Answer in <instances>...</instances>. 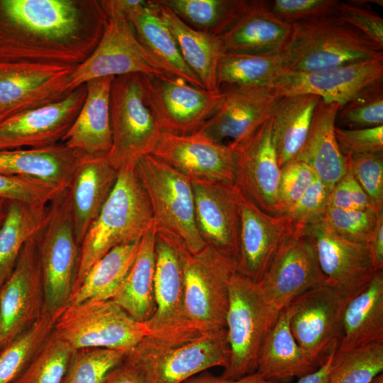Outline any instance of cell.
I'll list each match as a JSON object with an SVG mask.
<instances>
[{"instance_id":"obj_1","label":"cell","mask_w":383,"mask_h":383,"mask_svg":"<svg viewBox=\"0 0 383 383\" xmlns=\"http://www.w3.org/2000/svg\"><path fill=\"white\" fill-rule=\"evenodd\" d=\"M107 21L98 0H0V61L78 66Z\"/></svg>"},{"instance_id":"obj_2","label":"cell","mask_w":383,"mask_h":383,"mask_svg":"<svg viewBox=\"0 0 383 383\" xmlns=\"http://www.w3.org/2000/svg\"><path fill=\"white\" fill-rule=\"evenodd\" d=\"M135 167L118 170L111 192L79 245L72 293L101 257L117 246L139 241L154 223L149 199Z\"/></svg>"},{"instance_id":"obj_3","label":"cell","mask_w":383,"mask_h":383,"mask_svg":"<svg viewBox=\"0 0 383 383\" xmlns=\"http://www.w3.org/2000/svg\"><path fill=\"white\" fill-rule=\"evenodd\" d=\"M282 52L285 70L312 72L383 57V48L336 15L292 23Z\"/></svg>"},{"instance_id":"obj_4","label":"cell","mask_w":383,"mask_h":383,"mask_svg":"<svg viewBox=\"0 0 383 383\" xmlns=\"http://www.w3.org/2000/svg\"><path fill=\"white\" fill-rule=\"evenodd\" d=\"M228 293L229 360L221 377L238 379L255 372L262 347L281 311L268 302L258 283L237 272L229 280Z\"/></svg>"},{"instance_id":"obj_5","label":"cell","mask_w":383,"mask_h":383,"mask_svg":"<svg viewBox=\"0 0 383 383\" xmlns=\"http://www.w3.org/2000/svg\"><path fill=\"white\" fill-rule=\"evenodd\" d=\"M112 147L107 157L117 170L150 155L162 131L146 96L144 75L115 77L110 92Z\"/></svg>"},{"instance_id":"obj_6","label":"cell","mask_w":383,"mask_h":383,"mask_svg":"<svg viewBox=\"0 0 383 383\" xmlns=\"http://www.w3.org/2000/svg\"><path fill=\"white\" fill-rule=\"evenodd\" d=\"M53 333L73 350L106 348L126 355L147 336L143 324L111 299L67 304L59 311Z\"/></svg>"},{"instance_id":"obj_7","label":"cell","mask_w":383,"mask_h":383,"mask_svg":"<svg viewBox=\"0 0 383 383\" xmlns=\"http://www.w3.org/2000/svg\"><path fill=\"white\" fill-rule=\"evenodd\" d=\"M43 284V312L66 306L73 291L79 246L66 190L48 204L44 225L36 235Z\"/></svg>"},{"instance_id":"obj_8","label":"cell","mask_w":383,"mask_h":383,"mask_svg":"<svg viewBox=\"0 0 383 383\" xmlns=\"http://www.w3.org/2000/svg\"><path fill=\"white\" fill-rule=\"evenodd\" d=\"M126 357L139 367L145 383H183L209 368L227 366L226 329L177 343L145 337Z\"/></svg>"},{"instance_id":"obj_9","label":"cell","mask_w":383,"mask_h":383,"mask_svg":"<svg viewBox=\"0 0 383 383\" xmlns=\"http://www.w3.org/2000/svg\"><path fill=\"white\" fill-rule=\"evenodd\" d=\"M137 174L149 199L156 230L182 241L192 254L206 244L196 228L192 180L151 155L140 157Z\"/></svg>"},{"instance_id":"obj_10","label":"cell","mask_w":383,"mask_h":383,"mask_svg":"<svg viewBox=\"0 0 383 383\" xmlns=\"http://www.w3.org/2000/svg\"><path fill=\"white\" fill-rule=\"evenodd\" d=\"M235 262L209 245L189 252L184 264V310L191 327L200 334L225 330L228 283Z\"/></svg>"},{"instance_id":"obj_11","label":"cell","mask_w":383,"mask_h":383,"mask_svg":"<svg viewBox=\"0 0 383 383\" xmlns=\"http://www.w3.org/2000/svg\"><path fill=\"white\" fill-rule=\"evenodd\" d=\"M154 296L155 311L143 326L147 336L170 343H182L201 335L184 315V264L190 252L179 239L156 230Z\"/></svg>"},{"instance_id":"obj_12","label":"cell","mask_w":383,"mask_h":383,"mask_svg":"<svg viewBox=\"0 0 383 383\" xmlns=\"http://www.w3.org/2000/svg\"><path fill=\"white\" fill-rule=\"evenodd\" d=\"M129 74L167 75L141 45L131 23L111 17L92 53L71 74L69 87L72 91L93 79Z\"/></svg>"},{"instance_id":"obj_13","label":"cell","mask_w":383,"mask_h":383,"mask_svg":"<svg viewBox=\"0 0 383 383\" xmlns=\"http://www.w3.org/2000/svg\"><path fill=\"white\" fill-rule=\"evenodd\" d=\"M383 83V57L312 72L284 70L273 82L279 96L311 94L339 109Z\"/></svg>"},{"instance_id":"obj_14","label":"cell","mask_w":383,"mask_h":383,"mask_svg":"<svg viewBox=\"0 0 383 383\" xmlns=\"http://www.w3.org/2000/svg\"><path fill=\"white\" fill-rule=\"evenodd\" d=\"M305 226L297 223L258 282L268 302L279 311L304 293L326 282Z\"/></svg>"},{"instance_id":"obj_15","label":"cell","mask_w":383,"mask_h":383,"mask_svg":"<svg viewBox=\"0 0 383 383\" xmlns=\"http://www.w3.org/2000/svg\"><path fill=\"white\" fill-rule=\"evenodd\" d=\"M36 235L23 245L12 272L0 287V350L43 313V284Z\"/></svg>"},{"instance_id":"obj_16","label":"cell","mask_w":383,"mask_h":383,"mask_svg":"<svg viewBox=\"0 0 383 383\" xmlns=\"http://www.w3.org/2000/svg\"><path fill=\"white\" fill-rule=\"evenodd\" d=\"M149 104L161 131L174 135L196 131L218 109L224 92L196 88L167 75L145 76Z\"/></svg>"},{"instance_id":"obj_17","label":"cell","mask_w":383,"mask_h":383,"mask_svg":"<svg viewBox=\"0 0 383 383\" xmlns=\"http://www.w3.org/2000/svg\"><path fill=\"white\" fill-rule=\"evenodd\" d=\"M77 67L0 61V109L13 115L62 99Z\"/></svg>"},{"instance_id":"obj_18","label":"cell","mask_w":383,"mask_h":383,"mask_svg":"<svg viewBox=\"0 0 383 383\" xmlns=\"http://www.w3.org/2000/svg\"><path fill=\"white\" fill-rule=\"evenodd\" d=\"M305 229L328 284L348 301L368 286L376 271L367 244L343 238L323 219Z\"/></svg>"},{"instance_id":"obj_19","label":"cell","mask_w":383,"mask_h":383,"mask_svg":"<svg viewBox=\"0 0 383 383\" xmlns=\"http://www.w3.org/2000/svg\"><path fill=\"white\" fill-rule=\"evenodd\" d=\"M348 301L326 282L289 304V326L295 340L321 365L335 351L342 313Z\"/></svg>"},{"instance_id":"obj_20","label":"cell","mask_w":383,"mask_h":383,"mask_svg":"<svg viewBox=\"0 0 383 383\" xmlns=\"http://www.w3.org/2000/svg\"><path fill=\"white\" fill-rule=\"evenodd\" d=\"M87 96L84 84L52 104L0 121V150L38 148L61 143Z\"/></svg>"},{"instance_id":"obj_21","label":"cell","mask_w":383,"mask_h":383,"mask_svg":"<svg viewBox=\"0 0 383 383\" xmlns=\"http://www.w3.org/2000/svg\"><path fill=\"white\" fill-rule=\"evenodd\" d=\"M228 144L233 149L235 186L262 210L277 214L280 168L273 141L272 117L250 135Z\"/></svg>"},{"instance_id":"obj_22","label":"cell","mask_w":383,"mask_h":383,"mask_svg":"<svg viewBox=\"0 0 383 383\" xmlns=\"http://www.w3.org/2000/svg\"><path fill=\"white\" fill-rule=\"evenodd\" d=\"M237 196L240 235L236 272L258 283L297 223L284 214L264 211L238 188Z\"/></svg>"},{"instance_id":"obj_23","label":"cell","mask_w":383,"mask_h":383,"mask_svg":"<svg viewBox=\"0 0 383 383\" xmlns=\"http://www.w3.org/2000/svg\"><path fill=\"white\" fill-rule=\"evenodd\" d=\"M195 223L206 245L236 265L240 235V210L237 188L222 182L192 180Z\"/></svg>"},{"instance_id":"obj_24","label":"cell","mask_w":383,"mask_h":383,"mask_svg":"<svg viewBox=\"0 0 383 383\" xmlns=\"http://www.w3.org/2000/svg\"><path fill=\"white\" fill-rule=\"evenodd\" d=\"M150 155L191 180L233 184L231 145L216 143L197 131L186 135L162 132Z\"/></svg>"},{"instance_id":"obj_25","label":"cell","mask_w":383,"mask_h":383,"mask_svg":"<svg viewBox=\"0 0 383 383\" xmlns=\"http://www.w3.org/2000/svg\"><path fill=\"white\" fill-rule=\"evenodd\" d=\"M223 92L217 111L196 131L218 143L250 135L272 116L282 98L267 87H231Z\"/></svg>"},{"instance_id":"obj_26","label":"cell","mask_w":383,"mask_h":383,"mask_svg":"<svg viewBox=\"0 0 383 383\" xmlns=\"http://www.w3.org/2000/svg\"><path fill=\"white\" fill-rule=\"evenodd\" d=\"M113 77L85 83L87 96L74 123L61 143L82 157L108 155L112 147L110 92Z\"/></svg>"},{"instance_id":"obj_27","label":"cell","mask_w":383,"mask_h":383,"mask_svg":"<svg viewBox=\"0 0 383 383\" xmlns=\"http://www.w3.org/2000/svg\"><path fill=\"white\" fill-rule=\"evenodd\" d=\"M292 30V24L271 11L269 1L254 0L246 13L217 38L222 53H280Z\"/></svg>"},{"instance_id":"obj_28","label":"cell","mask_w":383,"mask_h":383,"mask_svg":"<svg viewBox=\"0 0 383 383\" xmlns=\"http://www.w3.org/2000/svg\"><path fill=\"white\" fill-rule=\"evenodd\" d=\"M117 176L118 170L107 155L82 158L66 190L79 246L107 200Z\"/></svg>"},{"instance_id":"obj_29","label":"cell","mask_w":383,"mask_h":383,"mask_svg":"<svg viewBox=\"0 0 383 383\" xmlns=\"http://www.w3.org/2000/svg\"><path fill=\"white\" fill-rule=\"evenodd\" d=\"M289 304L281 310L278 318L262 347L255 372L278 383L307 375L322 365L301 348L289 326Z\"/></svg>"},{"instance_id":"obj_30","label":"cell","mask_w":383,"mask_h":383,"mask_svg":"<svg viewBox=\"0 0 383 383\" xmlns=\"http://www.w3.org/2000/svg\"><path fill=\"white\" fill-rule=\"evenodd\" d=\"M82 157L63 143L38 148L0 150V173L41 180L67 190Z\"/></svg>"},{"instance_id":"obj_31","label":"cell","mask_w":383,"mask_h":383,"mask_svg":"<svg viewBox=\"0 0 383 383\" xmlns=\"http://www.w3.org/2000/svg\"><path fill=\"white\" fill-rule=\"evenodd\" d=\"M339 108L337 104L319 100L306 138L295 158L308 165L330 192L347 173L335 135Z\"/></svg>"},{"instance_id":"obj_32","label":"cell","mask_w":383,"mask_h":383,"mask_svg":"<svg viewBox=\"0 0 383 383\" xmlns=\"http://www.w3.org/2000/svg\"><path fill=\"white\" fill-rule=\"evenodd\" d=\"M379 342H383V270L347 302L333 354Z\"/></svg>"},{"instance_id":"obj_33","label":"cell","mask_w":383,"mask_h":383,"mask_svg":"<svg viewBox=\"0 0 383 383\" xmlns=\"http://www.w3.org/2000/svg\"><path fill=\"white\" fill-rule=\"evenodd\" d=\"M128 21L141 45L167 76L182 79L196 88L204 89L184 60L172 34L160 15L156 0L151 1L149 6L135 13Z\"/></svg>"},{"instance_id":"obj_34","label":"cell","mask_w":383,"mask_h":383,"mask_svg":"<svg viewBox=\"0 0 383 383\" xmlns=\"http://www.w3.org/2000/svg\"><path fill=\"white\" fill-rule=\"evenodd\" d=\"M155 223L140 240L135 259L111 300L140 323L148 321L155 311Z\"/></svg>"},{"instance_id":"obj_35","label":"cell","mask_w":383,"mask_h":383,"mask_svg":"<svg viewBox=\"0 0 383 383\" xmlns=\"http://www.w3.org/2000/svg\"><path fill=\"white\" fill-rule=\"evenodd\" d=\"M160 15L172 34L180 53L204 89L221 91L217 69L222 53L217 37L199 31L185 23L169 7L156 0Z\"/></svg>"},{"instance_id":"obj_36","label":"cell","mask_w":383,"mask_h":383,"mask_svg":"<svg viewBox=\"0 0 383 383\" xmlns=\"http://www.w3.org/2000/svg\"><path fill=\"white\" fill-rule=\"evenodd\" d=\"M319 100L311 94H294L280 99L272 116V137L279 168L297 156Z\"/></svg>"},{"instance_id":"obj_37","label":"cell","mask_w":383,"mask_h":383,"mask_svg":"<svg viewBox=\"0 0 383 383\" xmlns=\"http://www.w3.org/2000/svg\"><path fill=\"white\" fill-rule=\"evenodd\" d=\"M48 204L8 201L5 218L0 226V282L12 272L26 243L45 223Z\"/></svg>"},{"instance_id":"obj_38","label":"cell","mask_w":383,"mask_h":383,"mask_svg":"<svg viewBox=\"0 0 383 383\" xmlns=\"http://www.w3.org/2000/svg\"><path fill=\"white\" fill-rule=\"evenodd\" d=\"M139 243L117 246L96 262L72 294L68 304L111 299L133 264Z\"/></svg>"},{"instance_id":"obj_39","label":"cell","mask_w":383,"mask_h":383,"mask_svg":"<svg viewBox=\"0 0 383 383\" xmlns=\"http://www.w3.org/2000/svg\"><path fill=\"white\" fill-rule=\"evenodd\" d=\"M192 28L218 37L249 9L248 0H160Z\"/></svg>"},{"instance_id":"obj_40","label":"cell","mask_w":383,"mask_h":383,"mask_svg":"<svg viewBox=\"0 0 383 383\" xmlns=\"http://www.w3.org/2000/svg\"><path fill=\"white\" fill-rule=\"evenodd\" d=\"M284 70L282 52L247 54L223 52L217 69L218 86L270 87Z\"/></svg>"},{"instance_id":"obj_41","label":"cell","mask_w":383,"mask_h":383,"mask_svg":"<svg viewBox=\"0 0 383 383\" xmlns=\"http://www.w3.org/2000/svg\"><path fill=\"white\" fill-rule=\"evenodd\" d=\"M59 311L43 312L35 322L0 350V383H12L23 372L52 332Z\"/></svg>"},{"instance_id":"obj_42","label":"cell","mask_w":383,"mask_h":383,"mask_svg":"<svg viewBox=\"0 0 383 383\" xmlns=\"http://www.w3.org/2000/svg\"><path fill=\"white\" fill-rule=\"evenodd\" d=\"M383 371V342L333 354L328 383H372Z\"/></svg>"},{"instance_id":"obj_43","label":"cell","mask_w":383,"mask_h":383,"mask_svg":"<svg viewBox=\"0 0 383 383\" xmlns=\"http://www.w3.org/2000/svg\"><path fill=\"white\" fill-rule=\"evenodd\" d=\"M74 350L52 331L12 383H62Z\"/></svg>"},{"instance_id":"obj_44","label":"cell","mask_w":383,"mask_h":383,"mask_svg":"<svg viewBox=\"0 0 383 383\" xmlns=\"http://www.w3.org/2000/svg\"><path fill=\"white\" fill-rule=\"evenodd\" d=\"M126 355L106 348L74 350L62 383H104Z\"/></svg>"},{"instance_id":"obj_45","label":"cell","mask_w":383,"mask_h":383,"mask_svg":"<svg viewBox=\"0 0 383 383\" xmlns=\"http://www.w3.org/2000/svg\"><path fill=\"white\" fill-rule=\"evenodd\" d=\"M345 157L346 170L369 197L374 211L383 212V152Z\"/></svg>"},{"instance_id":"obj_46","label":"cell","mask_w":383,"mask_h":383,"mask_svg":"<svg viewBox=\"0 0 383 383\" xmlns=\"http://www.w3.org/2000/svg\"><path fill=\"white\" fill-rule=\"evenodd\" d=\"M383 83L351 101L337 113L339 128H372L383 125Z\"/></svg>"},{"instance_id":"obj_47","label":"cell","mask_w":383,"mask_h":383,"mask_svg":"<svg viewBox=\"0 0 383 383\" xmlns=\"http://www.w3.org/2000/svg\"><path fill=\"white\" fill-rule=\"evenodd\" d=\"M379 214L371 209L345 210L328 207L323 220L343 238L367 244L375 231Z\"/></svg>"},{"instance_id":"obj_48","label":"cell","mask_w":383,"mask_h":383,"mask_svg":"<svg viewBox=\"0 0 383 383\" xmlns=\"http://www.w3.org/2000/svg\"><path fill=\"white\" fill-rule=\"evenodd\" d=\"M61 191L41 180L0 173V199L30 204H48Z\"/></svg>"},{"instance_id":"obj_49","label":"cell","mask_w":383,"mask_h":383,"mask_svg":"<svg viewBox=\"0 0 383 383\" xmlns=\"http://www.w3.org/2000/svg\"><path fill=\"white\" fill-rule=\"evenodd\" d=\"M306 163L294 160L280 168L277 190V214L284 213L306 191L316 179Z\"/></svg>"},{"instance_id":"obj_50","label":"cell","mask_w":383,"mask_h":383,"mask_svg":"<svg viewBox=\"0 0 383 383\" xmlns=\"http://www.w3.org/2000/svg\"><path fill=\"white\" fill-rule=\"evenodd\" d=\"M339 3L337 0H275L269 6L277 17L292 24L335 16Z\"/></svg>"},{"instance_id":"obj_51","label":"cell","mask_w":383,"mask_h":383,"mask_svg":"<svg viewBox=\"0 0 383 383\" xmlns=\"http://www.w3.org/2000/svg\"><path fill=\"white\" fill-rule=\"evenodd\" d=\"M329 194L330 191L317 177L302 196L282 214L303 225L319 221L328 208Z\"/></svg>"},{"instance_id":"obj_52","label":"cell","mask_w":383,"mask_h":383,"mask_svg":"<svg viewBox=\"0 0 383 383\" xmlns=\"http://www.w3.org/2000/svg\"><path fill=\"white\" fill-rule=\"evenodd\" d=\"M335 135L344 157L383 152V125L364 128L335 126Z\"/></svg>"},{"instance_id":"obj_53","label":"cell","mask_w":383,"mask_h":383,"mask_svg":"<svg viewBox=\"0 0 383 383\" xmlns=\"http://www.w3.org/2000/svg\"><path fill=\"white\" fill-rule=\"evenodd\" d=\"M336 16L383 48V19L379 15L353 1H340Z\"/></svg>"},{"instance_id":"obj_54","label":"cell","mask_w":383,"mask_h":383,"mask_svg":"<svg viewBox=\"0 0 383 383\" xmlns=\"http://www.w3.org/2000/svg\"><path fill=\"white\" fill-rule=\"evenodd\" d=\"M328 207L345 210L367 209L374 210L367 195L348 172L334 185L330 192Z\"/></svg>"},{"instance_id":"obj_55","label":"cell","mask_w":383,"mask_h":383,"mask_svg":"<svg viewBox=\"0 0 383 383\" xmlns=\"http://www.w3.org/2000/svg\"><path fill=\"white\" fill-rule=\"evenodd\" d=\"M100 4L108 18L121 17L127 20L138 11L147 7L148 0H100Z\"/></svg>"},{"instance_id":"obj_56","label":"cell","mask_w":383,"mask_h":383,"mask_svg":"<svg viewBox=\"0 0 383 383\" xmlns=\"http://www.w3.org/2000/svg\"><path fill=\"white\" fill-rule=\"evenodd\" d=\"M104 383H145L139 367L128 358L117 366Z\"/></svg>"},{"instance_id":"obj_57","label":"cell","mask_w":383,"mask_h":383,"mask_svg":"<svg viewBox=\"0 0 383 383\" xmlns=\"http://www.w3.org/2000/svg\"><path fill=\"white\" fill-rule=\"evenodd\" d=\"M367 245L375 271L383 270V213L378 216L375 231Z\"/></svg>"},{"instance_id":"obj_58","label":"cell","mask_w":383,"mask_h":383,"mask_svg":"<svg viewBox=\"0 0 383 383\" xmlns=\"http://www.w3.org/2000/svg\"><path fill=\"white\" fill-rule=\"evenodd\" d=\"M183 383H278L265 379L258 373L254 372L238 379H228L212 374H198Z\"/></svg>"},{"instance_id":"obj_59","label":"cell","mask_w":383,"mask_h":383,"mask_svg":"<svg viewBox=\"0 0 383 383\" xmlns=\"http://www.w3.org/2000/svg\"><path fill=\"white\" fill-rule=\"evenodd\" d=\"M333 354L316 371L301 377L297 383H328V373Z\"/></svg>"},{"instance_id":"obj_60","label":"cell","mask_w":383,"mask_h":383,"mask_svg":"<svg viewBox=\"0 0 383 383\" xmlns=\"http://www.w3.org/2000/svg\"><path fill=\"white\" fill-rule=\"evenodd\" d=\"M7 202L8 201L0 199V226L6 213Z\"/></svg>"},{"instance_id":"obj_61","label":"cell","mask_w":383,"mask_h":383,"mask_svg":"<svg viewBox=\"0 0 383 383\" xmlns=\"http://www.w3.org/2000/svg\"><path fill=\"white\" fill-rule=\"evenodd\" d=\"M12 114L8 111L0 109V121L4 118L11 116Z\"/></svg>"},{"instance_id":"obj_62","label":"cell","mask_w":383,"mask_h":383,"mask_svg":"<svg viewBox=\"0 0 383 383\" xmlns=\"http://www.w3.org/2000/svg\"><path fill=\"white\" fill-rule=\"evenodd\" d=\"M372 383H383V375L382 374L378 375Z\"/></svg>"},{"instance_id":"obj_63","label":"cell","mask_w":383,"mask_h":383,"mask_svg":"<svg viewBox=\"0 0 383 383\" xmlns=\"http://www.w3.org/2000/svg\"><path fill=\"white\" fill-rule=\"evenodd\" d=\"M1 284H2V283L0 282V287H1Z\"/></svg>"}]
</instances>
